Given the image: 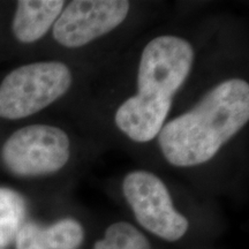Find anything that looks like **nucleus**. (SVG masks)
I'll use <instances>...</instances> for the list:
<instances>
[{"mask_svg":"<svg viewBox=\"0 0 249 249\" xmlns=\"http://www.w3.org/2000/svg\"><path fill=\"white\" fill-rule=\"evenodd\" d=\"M44 226L49 249H80L85 244L86 229L75 217H61Z\"/></svg>","mask_w":249,"mask_h":249,"instance_id":"9b49d317","label":"nucleus"},{"mask_svg":"<svg viewBox=\"0 0 249 249\" xmlns=\"http://www.w3.org/2000/svg\"><path fill=\"white\" fill-rule=\"evenodd\" d=\"M249 120V85L230 79L213 87L198 104L164 124L158 143L173 166L192 167L213 160Z\"/></svg>","mask_w":249,"mask_h":249,"instance_id":"f257e3e1","label":"nucleus"},{"mask_svg":"<svg viewBox=\"0 0 249 249\" xmlns=\"http://www.w3.org/2000/svg\"><path fill=\"white\" fill-rule=\"evenodd\" d=\"M194 57L191 43L180 37L163 35L150 40L140 59L138 93L172 101L191 73Z\"/></svg>","mask_w":249,"mask_h":249,"instance_id":"39448f33","label":"nucleus"},{"mask_svg":"<svg viewBox=\"0 0 249 249\" xmlns=\"http://www.w3.org/2000/svg\"><path fill=\"white\" fill-rule=\"evenodd\" d=\"M71 86V70L60 61L15 68L0 85V117L18 120L33 116L62 97Z\"/></svg>","mask_w":249,"mask_h":249,"instance_id":"7ed1b4c3","label":"nucleus"},{"mask_svg":"<svg viewBox=\"0 0 249 249\" xmlns=\"http://www.w3.org/2000/svg\"><path fill=\"white\" fill-rule=\"evenodd\" d=\"M27 220V203L20 193L0 188V249L13 244L18 230Z\"/></svg>","mask_w":249,"mask_h":249,"instance_id":"1a4fd4ad","label":"nucleus"},{"mask_svg":"<svg viewBox=\"0 0 249 249\" xmlns=\"http://www.w3.org/2000/svg\"><path fill=\"white\" fill-rule=\"evenodd\" d=\"M123 194L136 227L149 238L178 245L189 235L192 222L174 204L163 180L148 171H133L124 177Z\"/></svg>","mask_w":249,"mask_h":249,"instance_id":"f03ea898","label":"nucleus"},{"mask_svg":"<svg viewBox=\"0 0 249 249\" xmlns=\"http://www.w3.org/2000/svg\"><path fill=\"white\" fill-rule=\"evenodd\" d=\"M92 249H155L151 238L127 220H117L105 227Z\"/></svg>","mask_w":249,"mask_h":249,"instance_id":"9d476101","label":"nucleus"},{"mask_svg":"<svg viewBox=\"0 0 249 249\" xmlns=\"http://www.w3.org/2000/svg\"><path fill=\"white\" fill-rule=\"evenodd\" d=\"M15 249H49L45 226L35 220H26L13 241Z\"/></svg>","mask_w":249,"mask_h":249,"instance_id":"f8f14e48","label":"nucleus"},{"mask_svg":"<svg viewBox=\"0 0 249 249\" xmlns=\"http://www.w3.org/2000/svg\"><path fill=\"white\" fill-rule=\"evenodd\" d=\"M62 0H21L18 1L12 30L21 43L37 42L53 26L64 9Z\"/></svg>","mask_w":249,"mask_h":249,"instance_id":"6e6552de","label":"nucleus"},{"mask_svg":"<svg viewBox=\"0 0 249 249\" xmlns=\"http://www.w3.org/2000/svg\"><path fill=\"white\" fill-rule=\"evenodd\" d=\"M170 99L136 95L127 98L114 116L117 127L132 141L150 142L158 136L171 110Z\"/></svg>","mask_w":249,"mask_h":249,"instance_id":"0eeeda50","label":"nucleus"},{"mask_svg":"<svg viewBox=\"0 0 249 249\" xmlns=\"http://www.w3.org/2000/svg\"><path fill=\"white\" fill-rule=\"evenodd\" d=\"M1 157L6 167L15 176H48L67 164L71 141L58 127L31 124L9 136L2 145Z\"/></svg>","mask_w":249,"mask_h":249,"instance_id":"20e7f679","label":"nucleus"},{"mask_svg":"<svg viewBox=\"0 0 249 249\" xmlns=\"http://www.w3.org/2000/svg\"><path fill=\"white\" fill-rule=\"evenodd\" d=\"M124 0H74L53 24V37L65 48H82L119 27L127 18Z\"/></svg>","mask_w":249,"mask_h":249,"instance_id":"423d86ee","label":"nucleus"}]
</instances>
